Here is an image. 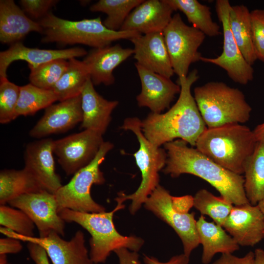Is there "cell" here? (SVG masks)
<instances>
[{"label": "cell", "mask_w": 264, "mask_h": 264, "mask_svg": "<svg viewBox=\"0 0 264 264\" xmlns=\"http://www.w3.org/2000/svg\"><path fill=\"white\" fill-rule=\"evenodd\" d=\"M199 78L196 69L187 76L178 78L180 87L176 102L166 112H151L141 121V130L146 137L154 146L181 139L195 146L197 139L207 127L201 117L191 89Z\"/></svg>", "instance_id": "1"}, {"label": "cell", "mask_w": 264, "mask_h": 264, "mask_svg": "<svg viewBox=\"0 0 264 264\" xmlns=\"http://www.w3.org/2000/svg\"><path fill=\"white\" fill-rule=\"evenodd\" d=\"M164 145L167 154L165 174L173 177L183 174L194 175L208 182L229 203L234 205L250 203L244 189V176L219 165L196 148L188 147L183 140Z\"/></svg>", "instance_id": "2"}, {"label": "cell", "mask_w": 264, "mask_h": 264, "mask_svg": "<svg viewBox=\"0 0 264 264\" xmlns=\"http://www.w3.org/2000/svg\"><path fill=\"white\" fill-rule=\"evenodd\" d=\"M257 143L253 131L248 127L240 123H229L207 128L197 139L195 146L216 163L242 175Z\"/></svg>", "instance_id": "3"}, {"label": "cell", "mask_w": 264, "mask_h": 264, "mask_svg": "<svg viewBox=\"0 0 264 264\" xmlns=\"http://www.w3.org/2000/svg\"><path fill=\"white\" fill-rule=\"evenodd\" d=\"M124 207L122 203L117 202L110 212L88 213L65 209L59 214L65 222L77 223L90 234L89 256L93 264H97L105 263L112 251L120 248L137 252L144 243L142 238L123 236L115 228L114 214Z\"/></svg>", "instance_id": "4"}, {"label": "cell", "mask_w": 264, "mask_h": 264, "mask_svg": "<svg viewBox=\"0 0 264 264\" xmlns=\"http://www.w3.org/2000/svg\"><path fill=\"white\" fill-rule=\"evenodd\" d=\"M44 29L43 43L82 44L94 48L108 45L117 40L140 35L133 31H113L107 28L100 17L80 21L60 18L49 12L38 22Z\"/></svg>", "instance_id": "5"}, {"label": "cell", "mask_w": 264, "mask_h": 264, "mask_svg": "<svg viewBox=\"0 0 264 264\" xmlns=\"http://www.w3.org/2000/svg\"><path fill=\"white\" fill-rule=\"evenodd\" d=\"M194 97L208 128L248 121L252 108L243 92L221 82H210L194 89Z\"/></svg>", "instance_id": "6"}, {"label": "cell", "mask_w": 264, "mask_h": 264, "mask_svg": "<svg viewBox=\"0 0 264 264\" xmlns=\"http://www.w3.org/2000/svg\"><path fill=\"white\" fill-rule=\"evenodd\" d=\"M121 128L132 131L137 137L139 148L133 155L141 173L142 180L134 193L120 194L115 200L120 203L131 200L129 211L134 215L159 185L158 173L166 165L167 154L164 149L154 146L146 138L141 130V120L137 117L126 118Z\"/></svg>", "instance_id": "7"}, {"label": "cell", "mask_w": 264, "mask_h": 264, "mask_svg": "<svg viewBox=\"0 0 264 264\" xmlns=\"http://www.w3.org/2000/svg\"><path fill=\"white\" fill-rule=\"evenodd\" d=\"M113 148L112 143L104 141L95 158L76 173L66 184L57 191L55 195L59 213L65 209L88 213L105 211V208L92 198L90 189L93 184L105 183V179L100 166Z\"/></svg>", "instance_id": "8"}, {"label": "cell", "mask_w": 264, "mask_h": 264, "mask_svg": "<svg viewBox=\"0 0 264 264\" xmlns=\"http://www.w3.org/2000/svg\"><path fill=\"white\" fill-rule=\"evenodd\" d=\"M163 34L174 73L178 78L187 76L190 66L202 57L198 49L205 35L187 25L178 13L173 16Z\"/></svg>", "instance_id": "9"}, {"label": "cell", "mask_w": 264, "mask_h": 264, "mask_svg": "<svg viewBox=\"0 0 264 264\" xmlns=\"http://www.w3.org/2000/svg\"><path fill=\"white\" fill-rule=\"evenodd\" d=\"M170 192L159 185L148 197L144 207L167 223L176 233L183 247V253L190 257L200 244L196 227L195 214L176 210L173 205Z\"/></svg>", "instance_id": "10"}, {"label": "cell", "mask_w": 264, "mask_h": 264, "mask_svg": "<svg viewBox=\"0 0 264 264\" xmlns=\"http://www.w3.org/2000/svg\"><path fill=\"white\" fill-rule=\"evenodd\" d=\"M231 6L228 0L216 1L217 15L223 28V50L216 58L202 57L200 61L220 66L234 82L245 85L253 79L254 71L243 57L232 35L229 22Z\"/></svg>", "instance_id": "11"}, {"label": "cell", "mask_w": 264, "mask_h": 264, "mask_svg": "<svg viewBox=\"0 0 264 264\" xmlns=\"http://www.w3.org/2000/svg\"><path fill=\"white\" fill-rule=\"evenodd\" d=\"M102 134L91 130L54 140L53 153L62 168L69 176L88 165L104 142Z\"/></svg>", "instance_id": "12"}, {"label": "cell", "mask_w": 264, "mask_h": 264, "mask_svg": "<svg viewBox=\"0 0 264 264\" xmlns=\"http://www.w3.org/2000/svg\"><path fill=\"white\" fill-rule=\"evenodd\" d=\"M8 204L28 216L37 227L39 237H46L52 232L65 236L66 222L59 214L54 194L45 190L28 193L15 198Z\"/></svg>", "instance_id": "13"}, {"label": "cell", "mask_w": 264, "mask_h": 264, "mask_svg": "<svg viewBox=\"0 0 264 264\" xmlns=\"http://www.w3.org/2000/svg\"><path fill=\"white\" fill-rule=\"evenodd\" d=\"M0 232L8 237L40 245L53 264H93L86 246L85 235L80 230L69 241L63 239L55 232L45 238L22 236L3 227L0 228Z\"/></svg>", "instance_id": "14"}, {"label": "cell", "mask_w": 264, "mask_h": 264, "mask_svg": "<svg viewBox=\"0 0 264 264\" xmlns=\"http://www.w3.org/2000/svg\"><path fill=\"white\" fill-rule=\"evenodd\" d=\"M52 138H44L29 143L24 154V167L44 190L53 194L63 186L55 170Z\"/></svg>", "instance_id": "15"}, {"label": "cell", "mask_w": 264, "mask_h": 264, "mask_svg": "<svg viewBox=\"0 0 264 264\" xmlns=\"http://www.w3.org/2000/svg\"><path fill=\"white\" fill-rule=\"evenodd\" d=\"M222 227L239 246H253L264 238V216L257 205H234Z\"/></svg>", "instance_id": "16"}, {"label": "cell", "mask_w": 264, "mask_h": 264, "mask_svg": "<svg viewBox=\"0 0 264 264\" xmlns=\"http://www.w3.org/2000/svg\"><path fill=\"white\" fill-rule=\"evenodd\" d=\"M141 84V91L136 96L138 105L147 107L151 112L160 113L169 108L180 87L167 78L135 64Z\"/></svg>", "instance_id": "17"}, {"label": "cell", "mask_w": 264, "mask_h": 264, "mask_svg": "<svg viewBox=\"0 0 264 264\" xmlns=\"http://www.w3.org/2000/svg\"><path fill=\"white\" fill-rule=\"evenodd\" d=\"M83 121L81 95L52 104L45 109L42 118L30 130V136L41 138L65 132Z\"/></svg>", "instance_id": "18"}, {"label": "cell", "mask_w": 264, "mask_h": 264, "mask_svg": "<svg viewBox=\"0 0 264 264\" xmlns=\"http://www.w3.org/2000/svg\"><path fill=\"white\" fill-rule=\"evenodd\" d=\"M134 58L143 67L171 78L174 74L163 32L139 35L130 40Z\"/></svg>", "instance_id": "19"}, {"label": "cell", "mask_w": 264, "mask_h": 264, "mask_svg": "<svg viewBox=\"0 0 264 264\" xmlns=\"http://www.w3.org/2000/svg\"><path fill=\"white\" fill-rule=\"evenodd\" d=\"M174 11L166 0H143L130 13L120 30L136 31L142 35L163 32Z\"/></svg>", "instance_id": "20"}, {"label": "cell", "mask_w": 264, "mask_h": 264, "mask_svg": "<svg viewBox=\"0 0 264 264\" xmlns=\"http://www.w3.org/2000/svg\"><path fill=\"white\" fill-rule=\"evenodd\" d=\"M87 51L82 47H74L63 49H46L25 46L21 42L11 45L0 52V79L7 78V70L10 64L22 60L28 65L36 66L56 59L69 60L85 56Z\"/></svg>", "instance_id": "21"}, {"label": "cell", "mask_w": 264, "mask_h": 264, "mask_svg": "<svg viewBox=\"0 0 264 264\" xmlns=\"http://www.w3.org/2000/svg\"><path fill=\"white\" fill-rule=\"evenodd\" d=\"M134 54L133 49L123 48L119 44L94 48L85 56L83 62L88 68L94 85H112L113 70Z\"/></svg>", "instance_id": "22"}, {"label": "cell", "mask_w": 264, "mask_h": 264, "mask_svg": "<svg viewBox=\"0 0 264 264\" xmlns=\"http://www.w3.org/2000/svg\"><path fill=\"white\" fill-rule=\"evenodd\" d=\"M83 121L81 128L103 135L111 121V114L118 105L116 100L105 99L95 89L89 78L81 93Z\"/></svg>", "instance_id": "23"}, {"label": "cell", "mask_w": 264, "mask_h": 264, "mask_svg": "<svg viewBox=\"0 0 264 264\" xmlns=\"http://www.w3.org/2000/svg\"><path fill=\"white\" fill-rule=\"evenodd\" d=\"M31 32L44 33L39 22L28 17L13 0H0V41L12 44Z\"/></svg>", "instance_id": "24"}, {"label": "cell", "mask_w": 264, "mask_h": 264, "mask_svg": "<svg viewBox=\"0 0 264 264\" xmlns=\"http://www.w3.org/2000/svg\"><path fill=\"white\" fill-rule=\"evenodd\" d=\"M196 227L202 245V264H209L218 253L232 254L239 249V245L222 226L206 220L203 215L197 220Z\"/></svg>", "instance_id": "25"}, {"label": "cell", "mask_w": 264, "mask_h": 264, "mask_svg": "<svg viewBox=\"0 0 264 264\" xmlns=\"http://www.w3.org/2000/svg\"><path fill=\"white\" fill-rule=\"evenodd\" d=\"M229 22L238 47L246 62L252 66L258 59L252 40L250 12L243 4L231 6Z\"/></svg>", "instance_id": "26"}, {"label": "cell", "mask_w": 264, "mask_h": 264, "mask_svg": "<svg viewBox=\"0 0 264 264\" xmlns=\"http://www.w3.org/2000/svg\"><path fill=\"white\" fill-rule=\"evenodd\" d=\"M45 190L25 169H4L0 172V204L6 205L28 193Z\"/></svg>", "instance_id": "27"}, {"label": "cell", "mask_w": 264, "mask_h": 264, "mask_svg": "<svg viewBox=\"0 0 264 264\" xmlns=\"http://www.w3.org/2000/svg\"><path fill=\"white\" fill-rule=\"evenodd\" d=\"M244 189L250 204L256 205L264 198V143L257 142L244 166Z\"/></svg>", "instance_id": "28"}, {"label": "cell", "mask_w": 264, "mask_h": 264, "mask_svg": "<svg viewBox=\"0 0 264 264\" xmlns=\"http://www.w3.org/2000/svg\"><path fill=\"white\" fill-rule=\"evenodd\" d=\"M174 8L182 12L189 22L205 35L215 37L221 34L220 27L213 21L210 7L197 0H166Z\"/></svg>", "instance_id": "29"}, {"label": "cell", "mask_w": 264, "mask_h": 264, "mask_svg": "<svg viewBox=\"0 0 264 264\" xmlns=\"http://www.w3.org/2000/svg\"><path fill=\"white\" fill-rule=\"evenodd\" d=\"M89 78L88 68L83 61L71 58L68 60L67 69L52 90L58 101L61 102L81 95Z\"/></svg>", "instance_id": "30"}, {"label": "cell", "mask_w": 264, "mask_h": 264, "mask_svg": "<svg viewBox=\"0 0 264 264\" xmlns=\"http://www.w3.org/2000/svg\"><path fill=\"white\" fill-rule=\"evenodd\" d=\"M56 101L57 96L52 90L41 88L31 83L20 87L16 116L32 115Z\"/></svg>", "instance_id": "31"}, {"label": "cell", "mask_w": 264, "mask_h": 264, "mask_svg": "<svg viewBox=\"0 0 264 264\" xmlns=\"http://www.w3.org/2000/svg\"><path fill=\"white\" fill-rule=\"evenodd\" d=\"M144 0H100L91 5L90 11L105 13L104 25L113 31H120L126 19Z\"/></svg>", "instance_id": "32"}, {"label": "cell", "mask_w": 264, "mask_h": 264, "mask_svg": "<svg viewBox=\"0 0 264 264\" xmlns=\"http://www.w3.org/2000/svg\"><path fill=\"white\" fill-rule=\"evenodd\" d=\"M193 206L201 215L209 216L214 222L222 227L234 206L221 197H216L202 189L195 194Z\"/></svg>", "instance_id": "33"}, {"label": "cell", "mask_w": 264, "mask_h": 264, "mask_svg": "<svg viewBox=\"0 0 264 264\" xmlns=\"http://www.w3.org/2000/svg\"><path fill=\"white\" fill-rule=\"evenodd\" d=\"M68 66V60L56 59L36 66L28 65L30 83L39 88L52 90Z\"/></svg>", "instance_id": "34"}, {"label": "cell", "mask_w": 264, "mask_h": 264, "mask_svg": "<svg viewBox=\"0 0 264 264\" xmlns=\"http://www.w3.org/2000/svg\"><path fill=\"white\" fill-rule=\"evenodd\" d=\"M0 224L20 235L34 237L35 224L26 213L19 209L0 205Z\"/></svg>", "instance_id": "35"}, {"label": "cell", "mask_w": 264, "mask_h": 264, "mask_svg": "<svg viewBox=\"0 0 264 264\" xmlns=\"http://www.w3.org/2000/svg\"><path fill=\"white\" fill-rule=\"evenodd\" d=\"M20 87L7 78L0 79V123L7 124L15 120Z\"/></svg>", "instance_id": "36"}, {"label": "cell", "mask_w": 264, "mask_h": 264, "mask_svg": "<svg viewBox=\"0 0 264 264\" xmlns=\"http://www.w3.org/2000/svg\"><path fill=\"white\" fill-rule=\"evenodd\" d=\"M250 22L253 43L257 59L264 62V9L251 11Z\"/></svg>", "instance_id": "37"}, {"label": "cell", "mask_w": 264, "mask_h": 264, "mask_svg": "<svg viewBox=\"0 0 264 264\" xmlns=\"http://www.w3.org/2000/svg\"><path fill=\"white\" fill-rule=\"evenodd\" d=\"M58 1L56 0H21L20 3L25 13H27L32 18L40 20Z\"/></svg>", "instance_id": "38"}, {"label": "cell", "mask_w": 264, "mask_h": 264, "mask_svg": "<svg viewBox=\"0 0 264 264\" xmlns=\"http://www.w3.org/2000/svg\"><path fill=\"white\" fill-rule=\"evenodd\" d=\"M254 253L250 251L242 257H238L232 254H222L221 256L212 264H252Z\"/></svg>", "instance_id": "39"}, {"label": "cell", "mask_w": 264, "mask_h": 264, "mask_svg": "<svg viewBox=\"0 0 264 264\" xmlns=\"http://www.w3.org/2000/svg\"><path fill=\"white\" fill-rule=\"evenodd\" d=\"M20 240L8 237L0 239V254H16L22 249Z\"/></svg>", "instance_id": "40"}, {"label": "cell", "mask_w": 264, "mask_h": 264, "mask_svg": "<svg viewBox=\"0 0 264 264\" xmlns=\"http://www.w3.org/2000/svg\"><path fill=\"white\" fill-rule=\"evenodd\" d=\"M27 248L30 256L35 264H50L46 251L40 245L28 242Z\"/></svg>", "instance_id": "41"}, {"label": "cell", "mask_w": 264, "mask_h": 264, "mask_svg": "<svg viewBox=\"0 0 264 264\" xmlns=\"http://www.w3.org/2000/svg\"><path fill=\"white\" fill-rule=\"evenodd\" d=\"M114 252L118 258L119 264H141L137 252L122 248L115 250Z\"/></svg>", "instance_id": "42"}, {"label": "cell", "mask_w": 264, "mask_h": 264, "mask_svg": "<svg viewBox=\"0 0 264 264\" xmlns=\"http://www.w3.org/2000/svg\"><path fill=\"white\" fill-rule=\"evenodd\" d=\"M189 257L183 253L172 257L167 262H161L154 257L145 255L143 260L145 264H189Z\"/></svg>", "instance_id": "43"}, {"label": "cell", "mask_w": 264, "mask_h": 264, "mask_svg": "<svg viewBox=\"0 0 264 264\" xmlns=\"http://www.w3.org/2000/svg\"><path fill=\"white\" fill-rule=\"evenodd\" d=\"M172 202L174 207L176 210L181 213H187L193 206L194 197L190 195L181 197H173Z\"/></svg>", "instance_id": "44"}, {"label": "cell", "mask_w": 264, "mask_h": 264, "mask_svg": "<svg viewBox=\"0 0 264 264\" xmlns=\"http://www.w3.org/2000/svg\"><path fill=\"white\" fill-rule=\"evenodd\" d=\"M253 132L257 141L264 143V122L257 125Z\"/></svg>", "instance_id": "45"}, {"label": "cell", "mask_w": 264, "mask_h": 264, "mask_svg": "<svg viewBox=\"0 0 264 264\" xmlns=\"http://www.w3.org/2000/svg\"><path fill=\"white\" fill-rule=\"evenodd\" d=\"M254 258L252 264H264V250L257 248L254 251Z\"/></svg>", "instance_id": "46"}, {"label": "cell", "mask_w": 264, "mask_h": 264, "mask_svg": "<svg viewBox=\"0 0 264 264\" xmlns=\"http://www.w3.org/2000/svg\"><path fill=\"white\" fill-rule=\"evenodd\" d=\"M7 263L6 255L0 254V264H7Z\"/></svg>", "instance_id": "47"}, {"label": "cell", "mask_w": 264, "mask_h": 264, "mask_svg": "<svg viewBox=\"0 0 264 264\" xmlns=\"http://www.w3.org/2000/svg\"><path fill=\"white\" fill-rule=\"evenodd\" d=\"M264 216V198L257 204Z\"/></svg>", "instance_id": "48"}, {"label": "cell", "mask_w": 264, "mask_h": 264, "mask_svg": "<svg viewBox=\"0 0 264 264\" xmlns=\"http://www.w3.org/2000/svg\"><path fill=\"white\" fill-rule=\"evenodd\" d=\"M7 264H9V263H8Z\"/></svg>", "instance_id": "49"}, {"label": "cell", "mask_w": 264, "mask_h": 264, "mask_svg": "<svg viewBox=\"0 0 264 264\" xmlns=\"http://www.w3.org/2000/svg\"></svg>", "instance_id": "50"}]
</instances>
